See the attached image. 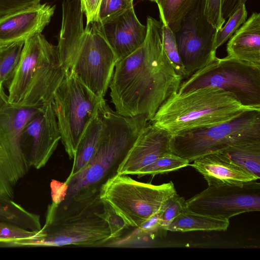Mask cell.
Wrapping results in <instances>:
<instances>
[{"label":"cell","mask_w":260,"mask_h":260,"mask_svg":"<svg viewBox=\"0 0 260 260\" xmlns=\"http://www.w3.org/2000/svg\"><path fill=\"white\" fill-rule=\"evenodd\" d=\"M196 0H156L161 23L168 25L175 33L181 20Z\"/></svg>","instance_id":"24"},{"label":"cell","mask_w":260,"mask_h":260,"mask_svg":"<svg viewBox=\"0 0 260 260\" xmlns=\"http://www.w3.org/2000/svg\"><path fill=\"white\" fill-rule=\"evenodd\" d=\"M0 102V144L13 163L26 175L30 167L22 153L20 136L26 122L43 106L25 108Z\"/></svg>","instance_id":"16"},{"label":"cell","mask_w":260,"mask_h":260,"mask_svg":"<svg viewBox=\"0 0 260 260\" xmlns=\"http://www.w3.org/2000/svg\"><path fill=\"white\" fill-rule=\"evenodd\" d=\"M193 161L189 165L203 175L208 185L238 184L258 179L220 152L207 154Z\"/></svg>","instance_id":"18"},{"label":"cell","mask_w":260,"mask_h":260,"mask_svg":"<svg viewBox=\"0 0 260 260\" xmlns=\"http://www.w3.org/2000/svg\"><path fill=\"white\" fill-rule=\"evenodd\" d=\"M228 57L260 67V13L254 12L226 45Z\"/></svg>","instance_id":"19"},{"label":"cell","mask_w":260,"mask_h":260,"mask_svg":"<svg viewBox=\"0 0 260 260\" xmlns=\"http://www.w3.org/2000/svg\"><path fill=\"white\" fill-rule=\"evenodd\" d=\"M99 192H79L52 201L37 236L22 240L19 246H95L111 240Z\"/></svg>","instance_id":"3"},{"label":"cell","mask_w":260,"mask_h":260,"mask_svg":"<svg viewBox=\"0 0 260 260\" xmlns=\"http://www.w3.org/2000/svg\"><path fill=\"white\" fill-rule=\"evenodd\" d=\"M248 0H223L222 16L225 20Z\"/></svg>","instance_id":"36"},{"label":"cell","mask_w":260,"mask_h":260,"mask_svg":"<svg viewBox=\"0 0 260 260\" xmlns=\"http://www.w3.org/2000/svg\"><path fill=\"white\" fill-rule=\"evenodd\" d=\"M171 137L168 132L149 122L119 165L116 174L136 175L143 168L171 153Z\"/></svg>","instance_id":"15"},{"label":"cell","mask_w":260,"mask_h":260,"mask_svg":"<svg viewBox=\"0 0 260 260\" xmlns=\"http://www.w3.org/2000/svg\"><path fill=\"white\" fill-rule=\"evenodd\" d=\"M103 99L74 77L64 74L52 104L60 140L70 159H73L79 143Z\"/></svg>","instance_id":"10"},{"label":"cell","mask_w":260,"mask_h":260,"mask_svg":"<svg viewBox=\"0 0 260 260\" xmlns=\"http://www.w3.org/2000/svg\"><path fill=\"white\" fill-rule=\"evenodd\" d=\"M247 12L245 4L240 6L228 18L226 23L218 30L216 34L214 48H217L229 40L235 31L246 20Z\"/></svg>","instance_id":"28"},{"label":"cell","mask_w":260,"mask_h":260,"mask_svg":"<svg viewBox=\"0 0 260 260\" xmlns=\"http://www.w3.org/2000/svg\"><path fill=\"white\" fill-rule=\"evenodd\" d=\"M55 6L39 4L0 19V48L25 42L48 25Z\"/></svg>","instance_id":"14"},{"label":"cell","mask_w":260,"mask_h":260,"mask_svg":"<svg viewBox=\"0 0 260 260\" xmlns=\"http://www.w3.org/2000/svg\"><path fill=\"white\" fill-rule=\"evenodd\" d=\"M172 181L160 185L143 183L116 174L101 186L100 197L129 227L138 228L158 213L176 193Z\"/></svg>","instance_id":"7"},{"label":"cell","mask_w":260,"mask_h":260,"mask_svg":"<svg viewBox=\"0 0 260 260\" xmlns=\"http://www.w3.org/2000/svg\"><path fill=\"white\" fill-rule=\"evenodd\" d=\"M41 0H0V19L40 3Z\"/></svg>","instance_id":"34"},{"label":"cell","mask_w":260,"mask_h":260,"mask_svg":"<svg viewBox=\"0 0 260 260\" xmlns=\"http://www.w3.org/2000/svg\"><path fill=\"white\" fill-rule=\"evenodd\" d=\"M38 232L28 231L0 221V246L14 247L20 241L36 237Z\"/></svg>","instance_id":"29"},{"label":"cell","mask_w":260,"mask_h":260,"mask_svg":"<svg viewBox=\"0 0 260 260\" xmlns=\"http://www.w3.org/2000/svg\"><path fill=\"white\" fill-rule=\"evenodd\" d=\"M148 1H150L151 2H155L156 0H148Z\"/></svg>","instance_id":"37"},{"label":"cell","mask_w":260,"mask_h":260,"mask_svg":"<svg viewBox=\"0 0 260 260\" xmlns=\"http://www.w3.org/2000/svg\"><path fill=\"white\" fill-rule=\"evenodd\" d=\"M134 0H102L99 22L105 23L124 13L133 7Z\"/></svg>","instance_id":"30"},{"label":"cell","mask_w":260,"mask_h":260,"mask_svg":"<svg viewBox=\"0 0 260 260\" xmlns=\"http://www.w3.org/2000/svg\"><path fill=\"white\" fill-rule=\"evenodd\" d=\"M189 161L173 153L166 154L150 165L140 170L136 174L139 177L156 175L176 171L189 166Z\"/></svg>","instance_id":"26"},{"label":"cell","mask_w":260,"mask_h":260,"mask_svg":"<svg viewBox=\"0 0 260 260\" xmlns=\"http://www.w3.org/2000/svg\"><path fill=\"white\" fill-rule=\"evenodd\" d=\"M103 128L102 115L99 107L97 114L89 123L79 143L69 176L79 172L90 159L99 143Z\"/></svg>","instance_id":"21"},{"label":"cell","mask_w":260,"mask_h":260,"mask_svg":"<svg viewBox=\"0 0 260 260\" xmlns=\"http://www.w3.org/2000/svg\"><path fill=\"white\" fill-rule=\"evenodd\" d=\"M102 25L107 41L118 60L137 50L144 42L147 34V27L139 21L134 7Z\"/></svg>","instance_id":"17"},{"label":"cell","mask_w":260,"mask_h":260,"mask_svg":"<svg viewBox=\"0 0 260 260\" xmlns=\"http://www.w3.org/2000/svg\"><path fill=\"white\" fill-rule=\"evenodd\" d=\"M229 219L215 217L188 210L180 213L165 228V231L186 232L194 231H226Z\"/></svg>","instance_id":"20"},{"label":"cell","mask_w":260,"mask_h":260,"mask_svg":"<svg viewBox=\"0 0 260 260\" xmlns=\"http://www.w3.org/2000/svg\"><path fill=\"white\" fill-rule=\"evenodd\" d=\"M205 87L219 88L242 105L260 109V67L227 56L216 57L182 81L177 92Z\"/></svg>","instance_id":"9"},{"label":"cell","mask_w":260,"mask_h":260,"mask_svg":"<svg viewBox=\"0 0 260 260\" xmlns=\"http://www.w3.org/2000/svg\"><path fill=\"white\" fill-rule=\"evenodd\" d=\"M220 152L259 179L260 140L240 142Z\"/></svg>","instance_id":"22"},{"label":"cell","mask_w":260,"mask_h":260,"mask_svg":"<svg viewBox=\"0 0 260 260\" xmlns=\"http://www.w3.org/2000/svg\"><path fill=\"white\" fill-rule=\"evenodd\" d=\"M146 27L143 43L116 62L109 87L116 112L127 117L144 115L150 121L178 92L183 78L163 49L161 21L148 16Z\"/></svg>","instance_id":"1"},{"label":"cell","mask_w":260,"mask_h":260,"mask_svg":"<svg viewBox=\"0 0 260 260\" xmlns=\"http://www.w3.org/2000/svg\"><path fill=\"white\" fill-rule=\"evenodd\" d=\"M24 43L20 42L0 48V102L8 98L3 85L13 77Z\"/></svg>","instance_id":"25"},{"label":"cell","mask_w":260,"mask_h":260,"mask_svg":"<svg viewBox=\"0 0 260 260\" xmlns=\"http://www.w3.org/2000/svg\"><path fill=\"white\" fill-rule=\"evenodd\" d=\"M245 107L229 93L205 87L171 95L149 122L172 136L230 120L245 111Z\"/></svg>","instance_id":"5"},{"label":"cell","mask_w":260,"mask_h":260,"mask_svg":"<svg viewBox=\"0 0 260 260\" xmlns=\"http://www.w3.org/2000/svg\"><path fill=\"white\" fill-rule=\"evenodd\" d=\"M222 4L223 0H205L204 14L217 30L223 26L225 21L222 16Z\"/></svg>","instance_id":"32"},{"label":"cell","mask_w":260,"mask_h":260,"mask_svg":"<svg viewBox=\"0 0 260 260\" xmlns=\"http://www.w3.org/2000/svg\"><path fill=\"white\" fill-rule=\"evenodd\" d=\"M104 203L103 217L109 226L112 240L120 237L124 230L127 229L129 226L124 223L107 203L105 202H104Z\"/></svg>","instance_id":"33"},{"label":"cell","mask_w":260,"mask_h":260,"mask_svg":"<svg viewBox=\"0 0 260 260\" xmlns=\"http://www.w3.org/2000/svg\"><path fill=\"white\" fill-rule=\"evenodd\" d=\"M259 140L260 109H251L230 120L172 136L170 147L172 153L190 162L240 142Z\"/></svg>","instance_id":"8"},{"label":"cell","mask_w":260,"mask_h":260,"mask_svg":"<svg viewBox=\"0 0 260 260\" xmlns=\"http://www.w3.org/2000/svg\"><path fill=\"white\" fill-rule=\"evenodd\" d=\"M161 40L163 49L174 69L184 79L185 72L179 55L174 33L168 25L162 23L161 27Z\"/></svg>","instance_id":"27"},{"label":"cell","mask_w":260,"mask_h":260,"mask_svg":"<svg viewBox=\"0 0 260 260\" xmlns=\"http://www.w3.org/2000/svg\"><path fill=\"white\" fill-rule=\"evenodd\" d=\"M64 76L57 46L41 33L27 39L8 85V102L35 108L52 102Z\"/></svg>","instance_id":"6"},{"label":"cell","mask_w":260,"mask_h":260,"mask_svg":"<svg viewBox=\"0 0 260 260\" xmlns=\"http://www.w3.org/2000/svg\"><path fill=\"white\" fill-rule=\"evenodd\" d=\"M191 211L229 219L238 214L260 210V183L255 181L238 184L208 185L186 201Z\"/></svg>","instance_id":"12"},{"label":"cell","mask_w":260,"mask_h":260,"mask_svg":"<svg viewBox=\"0 0 260 260\" xmlns=\"http://www.w3.org/2000/svg\"><path fill=\"white\" fill-rule=\"evenodd\" d=\"M186 209V201L177 193L170 197L163 204L159 217L160 225L165 228L180 213Z\"/></svg>","instance_id":"31"},{"label":"cell","mask_w":260,"mask_h":260,"mask_svg":"<svg viewBox=\"0 0 260 260\" xmlns=\"http://www.w3.org/2000/svg\"><path fill=\"white\" fill-rule=\"evenodd\" d=\"M80 0H64L57 45L64 74L79 80L104 98L118 61L99 22L83 25Z\"/></svg>","instance_id":"2"},{"label":"cell","mask_w":260,"mask_h":260,"mask_svg":"<svg viewBox=\"0 0 260 260\" xmlns=\"http://www.w3.org/2000/svg\"><path fill=\"white\" fill-rule=\"evenodd\" d=\"M100 109L103 128L99 143L87 164L64 182L67 187L65 197L99 191L101 185L117 173L119 165L149 123L144 115L127 117L119 114L110 108L104 99Z\"/></svg>","instance_id":"4"},{"label":"cell","mask_w":260,"mask_h":260,"mask_svg":"<svg viewBox=\"0 0 260 260\" xmlns=\"http://www.w3.org/2000/svg\"><path fill=\"white\" fill-rule=\"evenodd\" d=\"M60 139L52 102L44 104L26 122L20 136L21 148L30 168L45 167Z\"/></svg>","instance_id":"13"},{"label":"cell","mask_w":260,"mask_h":260,"mask_svg":"<svg viewBox=\"0 0 260 260\" xmlns=\"http://www.w3.org/2000/svg\"><path fill=\"white\" fill-rule=\"evenodd\" d=\"M0 221L33 232L41 228L40 216L30 212L13 200L0 197Z\"/></svg>","instance_id":"23"},{"label":"cell","mask_w":260,"mask_h":260,"mask_svg":"<svg viewBox=\"0 0 260 260\" xmlns=\"http://www.w3.org/2000/svg\"><path fill=\"white\" fill-rule=\"evenodd\" d=\"M82 10L86 18V24L99 22L100 8L102 0H80Z\"/></svg>","instance_id":"35"},{"label":"cell","mask_w":260,"mask_h":260,"mask_svg":"<svg viewBox=\"0 0 260 260\" xmlns=\"http://www.w3.org/2000/svg\"><path fill=\"white\" fill-rule=\"evenodd\" d=\"M205 0H196L174 33L185 77L204 68L217 56L214 48L218 30L204 14Z\"/></svg>","instance_id":"11"}]
</instances>
